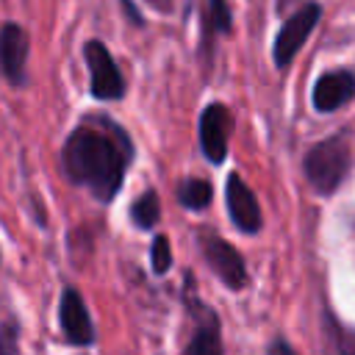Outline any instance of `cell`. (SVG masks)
I'll return each mask as SVG.
<instances>
[{
	"mask_svg": "<svg viewBox=\"0 0 355 355\" xmlns=\"http://www.w3.org/2000/svg\"><path fill=\"white\" fill-rule=\"evenodd\" d=\"M355 97V72L352 69H333L316 78L311 89V103L319 114H330L344 108Z\"/></svg>",
	"mask_w": 355,
	"mask_h": 355,
	"instance_id": "30bf717a",
	"label": "cell"
},
{
	"mask_svg": "<svg viewBox=\"0 0 355 355\" xmlns=\"http://www.w3.org/2000/svg\"><path fill=\"white\" fill-rule=\"evenodd\" d=\"M266 355H297L294 352V347L286 341V338H275L272 344H269V352Z\"/></svg>",
	"mask_w": 355,
	"mask_h": 355,
	"instance_id": "ac0fdd59",
	"label": "cell"
},
{
	"mask_svg": "<svg viewBox=\"0 0 355 355\" xmlns=\"http://www.w3.org/2000/svg\"><path fill=\"white\" fill-rule=\"evenodd\" d=\"M133 141L108 116H86L61 147V166L69 183L83 186L94 200L111 202L133 161Z\"/></svg>",
	"mask_w": 355,
	"mask_h": 355,
	"instance_id": "6da1fadb",
	"label": "cell"
},
{
	"mask_svg": "<svg viewBox=\"0 0 355 355\" xmlns=\"http://www.w3.org/2000/svg\"><path fill=\"white\" fill-rule=\"evenodd\" d=\"M333 333H336L338 355H355V330H347V327L336 324V319H333Z\"/></svg>",
	"mask_w": 355,
	"mask_h": 355,
	"instance_id": "e0dca14e",
	"label": "cell"
},
{
	"mask_svg": "<svg viewBox=\"0 0 355 355\" xmlns=\"http://www.w3.org/2000/svg\"><path fill=\"white\" fill-rule=\"evenodd\" d=\"M233 31V14H230V0H208L205 8V22H202V33H200V53H202V64H211V53H214V36H227Z\"/></svg>",
	"mask_w": 355,
	"mask_h": 355,
	"instance_id": "7c38bea8",
	"label": "cell"
},
{
	"mask_svg": "<svg viewBox=\"0 0 355 355\" xmlns=\"http://www.w3.org/2000/svg\"><path fill=\"white\" fill-rule=\"evenodd\" d=\"M200 247H202L205 263L214 269V275L227 288L239 291V288L247 286V263H244L241 252L230 241H225L216 233H200Z\"/></svg>",
	"mask_w": 355,
	"mask_h": 355,
	"instance_id": "8992f818",
	"label": "cell"
},
{
	"mask_svg": "<svg viewBox=\"0 0 355 355\" xmlns=\"http://www.w3.org/2000/svg\"><path fill=\"white\" fill-rule=\"evenodd\" d=\"M230 130H233V116H230V108L225 103H208L200 111V122H197L200 150L214 166L225 164V158H227Z\"/></svg>",
	"mask_w": 355,
	"mask_h": 355,
	"instance_id": "5b68a950",
	"label": "cell"
},
{
	"mask_svg": "<svg viewBox=\"0 0 355 355\" xmlns=\"http://www.w3.org/2000/svg\"><path fill=\"white\" fill-rule=\"evenodd\" d=\"M28 33L17 22H3L0 25V69L11 86H25L28 83Z\"/></svg>",
	"mask_w": 355,
	"mask_h": 355,
	"instance_id": "9c48e42d",
	"label": "cell"
},
{
	"mask_svg": "<svg viewBox=\"0 0 355 355\" xmlns=\"http://www.w3.org/2000/svg\"><path fill=\"white\" fill-rule=\"evenodd\" d=\"M225 202H227V214L233 219V225L241 233H258L263 227V214L258 205L255 191L244 183V178L239 172H230L225 180Z\"/></svg>",
	"mask_w": 355,
	"mask_h": 355,
	"instance_id": "ba28073f",
	"label": "cell"
},
{
	"mask_svg": "<svg viewBox=\"0 0 355 355\" xmlns=\"http://www.w3.org/2000/svg\"><path fill=\"white\" fill-rule=\"evenodd\" d=\"M83 58L89 67V89L94 100H122L125 97V78L114 61V55L108 53V47L100 39H89L83 44Z\"/></svg>",
	"mask_w": 355,
	"mask_h": 355,
	"instance_id": "277c9868",
	"label": "cell"
},
{
	"mask_svg": "<svg viewBox=\"0 0 355 355\" xmlns=\"http://www.w3.org/2000/svg\"><path fill=\"white\" fill-rule=\"evenodd\" d=\"M58 322H61V333L64 338L72 344V347H92L97 333H94V322H92V313L80 297L78 288L67 286L61 291V300H58Z\"/></svg>",
	"mask_w": 355,
	"mask_h": 355,
	"instance_id": "52a82bcc",
	"label": "cell"
},
{
	"mask_svg": "<svg viewBox=\"0 0 355 355\" xmlns=\"http://www.w3.org/2000/svg\"><path fill=\"white\" fill-rule=\"evenodd\" d=\"M197 324L191 333V341L186 347V355H225L222 352V338H219V319L211 308L202 302H191Z\"/></svg>",
	"mask_w": 355,
	"mask_h": 355,
	"instance_id": "8fae6325",
	"label": "cell"
},
{
	"mask_svg": "<svg viewBox=\"0 0 355 355\" xmlns=\"http://www.w3.org/2000/svg\"><path fill=\"white\" fill-rule=\"evenodd\" d=\"M175 197H178V202H180L183 208H189V211H202V208H208L211 200H214V186H211V180H205V178H183V180H178V186H175Z\"/></svg>",
	"mask_w": 355,
	"mask_h": 355,
	"instance_id": "4fadbf2b",
	"label": "cell"
},
{
	"mask_svg": "<svg viewBox=\"0 0 355 355\" xmlns=\"http://www.w3.org/2000/svg\"><path fill=\"white\" fill-rule=\"evenodd\" d=\"M150 266L155 275H166L172 266V250H169V239L166 236H155L150 244Z\"/></svg>",
	"mask_w": 355,
	"mask_h": 355,
	"instance_id": "9a60e30c",
	"label": "cell"
},
{
	"mask_svg": "<svg viewBox=\"0 0 355 355\" xmlns=\"http://www.w3.org/2000/svg\"><path fill=\"white\" fill-rule=\"evenodd\" d=\"M319 19H322V6L316 0L302 3L291 17L283 19V25L275 36V44H272V61L280 72L294 64L297 53L302 50V44L308 42V36L313 33Z\"/></svg>",
	"mask_w": 355,
	"mask_h": 355,
	"instance_id": "3957f363",
	"label": "cell"
},
{
	"mask_svg": "<svg viewBox=\"0 0 355 355\" xmlns=\"http://www.w3.org/2000/svg\"><path fill=\"white\" fill-rule=\"evenodd\" d=\"M147 3H153V6H158V8H164V11L169 8V3H166V0H147Z\"/></svg>",
	"mask_w": 355,
	"mask_h": 355,
	"instance_id": "ffe728a7",
	"label": "cell"
},
{
	"mask_svg": "<svg viewBox=\"0 0 355 355\" xmlns=\"http://www.w3.org/2000/svg\"><path fill=\"white\" fill-rule=\"evenodd\" d=\"M119 3H122V8H125L128 19H130L133 25H139V28H141V25H144V17H141V14H139V8L133 6V0H119Z\"/></svg>",
	"mask_w": 355,
	"mask_h": 355,
	"instance_id": "d6986e66",
	"label": "cell"
},
{
	"mask_svg": "<svg viewBox=\"0 0 355 355\" xmlns=\"http://www.w3.org/2000/svg\"><path fill=\"white\" fill-rule=\"evenodd\" d=\"M352 161H355V155H352L349 136L336 133V136H327V139L311 144V150L302 158V175L316 194L330 197L347 180Z\"/></svg>",
	"mask_w": 355,
	"mask_h": 355,
	"instance_id": "7a4b0ae2",
	"label": "cell"
},
{
	"mask_svg": "<svg viewBox=\"0 0 355 355\" xmlns=\"http://www.w3.org/2000/svg\"><path fill=\"white\" fill-rule=\"evenodd\" d=\"M130 219L139 230H153L155 222L161 219V200H158V191L147 189L136 197V202L130 205Z\"/></svg>",
	"mask_w": 355,
	"mask_h": 355,
	"instance_id": "5bb4252c",
	"label": "cell"
},
{
	"mask_svg": "<svg viewBox=\"0 0 355 355\" xmlns=\"http://www.w3.org/2000/svg\"><path fill=\"white\" fill-rule=\"evenodd\" d=\"M17 344H19V324H17V319L0 322V355H17Z\"/></svg>",
	"mask_w": 355,
	"mask_h": 355,
	"instance_id": "2e32d148",
	"label": "cell"
}]
</instances>
